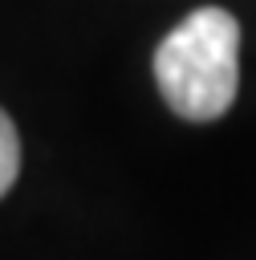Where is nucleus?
<instances>
[{
  "label": "nucleus",
  "instance_id": "1",
  "mask_svg": "<svg viewBox=\"0 0 256 260\" xmlns=\"http://www.w3.org/2000/svg\"><path fill=\"white\" fill-rule=\"evenodd\" d=\"M154 81L179 118H223L240 89V20L228 8L183 16L154 49Z\"/></svg>",
  "mask_w": 256,
  "mask_h": 260
},
{
  "label": "nucleus",
  "instance_id": "2",
  "mask_svg": "<svg viewBox=\"0 0 256 260\" xmlns=\"http://www.w3.org/2000/svg\"><path fill=\"white\" fill-rule=\"evenodd\" d=\"M16 175H20V138H16L12 118L0 110V195H8Z\"/></svg>",
  "mask_w": 256,
  "mask_h": 260
}]
</instances>
